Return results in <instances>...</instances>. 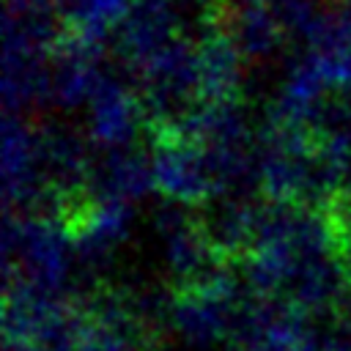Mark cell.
<instances>
[{"label": "cell", "mask_w": 351, "mask_h": 351, "mask_svg": "<svg viewBox=\"0 0 351 351\" xmlns=\"http://www.w3.org/2000/svg\"><path fill=\"white\" fill-rule=\"evenodd\" d=\"M77 315L80 321H77V335H74V351H140V346L126 332L85 315L80 307H77Z\"/></svg>", "instance_id": "8992f818"}, {"label": "cell", "mask_w": 351, "mask_h": 351, "mask_svg": "<svg viewBox=\"0 0 351 351\" xmlns=\"http://www.w3.org/2000/svg\"><path fill=\"white\" fill-rule=\"evenodd\" d=\"M143 137L151 151L154 189L159 195L186 206H203L219 195L203 143L186 134L178 121L143 123Z\"/></svg>", "instance_id": "6da1fadb"}, {"label": "cell", "mask_w": 351, "mask_h": 351, "mask_svg": "<svg viewBox=\"0 0 351 351\" xmlns=\"http://www.w3.org/2000/svg\"><path fill=\"white\" fill-rule=\"evenodd\" d=\"M178 36L170 0H132L115 27V47L126 66H145L167 41Z\"/></svg>", "instance_id": "3957f363"}, {"label": "cell", "mask_w": 351, "mask_h": 351, "mask_svg": "<svg viewBox=\"0 0 351 351\" xmlns=\"http://www.w3.org/2000/svg\"><path fill=\"white\" fill-rule=\"evenodd\" d=\"M8 14H60V0H5Z\"/></svg>", "instance_id": "52a82bcc"}, {"label": "cell", "mask_w": 351, "mask_h": 351, "mask_svg": "<svg viewBox=\"0 0 351 351\" xmlns=\"http://www.w3.org/2000/svg\"><path fill=\"white\" fill-rule=\"evenodd\" d=\"M14 351H49V348L41 346V343H33V346H22V348H14Z\"/></svg>", "instance_id": "9c48e42d"}, {"label": "cell", "mask_w": 351, "mask_h": 351, "mask_svg": "<svg viewBox=\"0 0 351 351\" xmlns=\"http://www.w3.org/2000/svg\"><path fill=\"white\" fill-rule=\"evenodd\" d=\"M129 3L132 0H60L63 30L93 47H101L110 30H115L129 11Z\"/></svg>", "instance_id": "5b68a950"}, {"label": "cell", "mask_w": 351, "mask_h": 351, "mask_svg": "<svg viewBox=\"0 0 351 351\" xmlns=\"http://www.w3.org/2000/svg\"><path fill=\"white\" fill-rule=\"evenodd\" d=\"M143 123L140 93L115 80H99L90 96V140L104 148H118L132 143V137L143 132Z\"/></svg>", "instance_id": "277c9868"}, {"label": "cell", "mask_w": 351, "mask_h": 351, "mask_svg": "<svg viewBox=\"0 0 351 351\" xmlns=\"http://www.w3.org/2000/svg\"><path fill=\"white\" fill-rule=\"evenodd\" d=\"M255 351H318V343L313 335H307L304 340H293V343H280V340H266L261 343Z\"/></svg>", "instance_id": "ba28073f"}, {"label": "cell", "mask_w": 351, "mask_h": 351, "mask_svg": "<svg viewBox=\"0 0 351 351\" xmlns=\"http://www.w3.org/2000/svg\"><path fill=\"white\" fill-rule=\"evenodd\" d=\"M197 55V90L203 104H239L241 101V58L244 52L233 36L203 16V30L195 38Z\"/></svg>", "instance_id": "7a4b0ae2"}, {"label": "cell", "mask_w": 351, "mask_h": 351, "mask_svg": "<svg viewBox=\"0 0 351 351\" xmlns=\"http://www.w3.org/2000/svg\"><path fill=\"white\" fill-rule=\"evenodd\" d=\"M203 3H206V5H208V3H214V0H203Z\"/></svg>", "instance_id": "30bf717a"}]
</instances>
